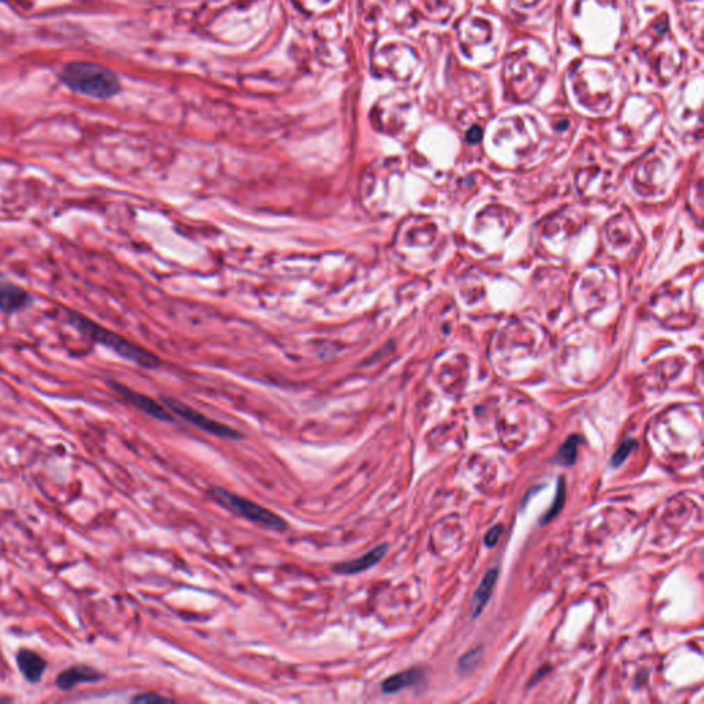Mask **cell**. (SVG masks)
I'll use <instances>...</instances> for the list:
<instances>
[{
	"instance_id": "cell-9",
	"label": "cell",
	"mask_w": 704,
	"mask_h": 704,
	"mask_svg": "<svg viewBox=\"0 0 704 704\" xmlns=\"http://www.w3.org/2000/svg\"><path fill=\"white\" fill-rule=\"evenodd\" d=\"M17 666L29 683H39L47 669V662L32 649H21L17 655Z\"/></svg>"
},
{
	"instance_id": "cell-12",
	"label": "cell",
	"mask_w": 704,
	"mask_h": 704,
	"mask_svg": "<svg viewBox=\"0 0 704 704\" xmlns=\"http://www.w3.org/2000/svg\"><path fill=\"white\" fill-rule=\"evenodd\" d=\"M583 439L579 435H571L568 439L564 441V444L560 447L556 461L558 464H563L565 466H570L575 464L577 455H578V447L582 444Z\"/></svg>"
},
{
	"instance_id": "cell-15",
	"label": "cell",
	"mask_w": 704,
	"mask_h": 704,
	"mask_svg": "<svg viewBox=\"0 0 704 704\" xmlns=\"http://www.w3.org/2000/svg\"><path fill=\"white\" fill-rule=\"evenodd\" d=\"M637 447V443L633 439H626L617 448H616L613 458H611V465L613 466H620L626 459L627 457L633 452V450Z\"/></svg>"
},
{
	"instance_id": "cell-2",
	"label": "cell",
	"mask_w": 704,
	"mask_h": 704,
	"mask_svg": "<svg viewBox=\"0 0 704 704\" xmlns=\"http://www.w3.org/2000/svg\"><path fill=\"white\" fill-rule=\"evenodd\" d=\"M60 78L65 86L95 99H109L120 92V80L117 75L94 62L73 61L67 64Z\"/></svg>"
},
{
	"instance_id": "cell-18",
	"label": "cell",
	"mask_w": 704,
	"mask_h": 704,
	"mask_svg": "<svg viewBox=\"0 0 704 704\" xmlns=\"http://www.w3.org/2000/svg\"><path fill=\"white\" fill-rule=\"evenodd\" d=\"M480 138H482V131H480V128H477V127L472 128V130L468 132V141H469V142H477Z\"/></svg>"
},
{
	"instance_id": "cell-1",
	"label": "cell",
	"mask_w": 704,
	"mask_h": 704,
	"mask_svg": "<svg viewBox=\"0 0 704 704\" xmlns=\"http://www.w3.org/2000/svg\"><path fill=\"white\" fill-rule=\"evenodd\" d=\"M64 318L67 324L75 328L80 335L86 336L96 344L112 350L125 360H130L145 369H156L161 364L160 358L153 352L148 351L146 349L127 340L110 329H106L105 326L99 325L76 310L64 308Z\"/></svg>"
},
{
	"instance_id": "cell-7",
	"label": "cell",
	"mask_w": 704,
	"mask_h": 704,
	"mask_svg": "<svg viewBox=\"0 0 704 704\" xmlns=\"http://www.w3.org/2000/svg\"><path fill=\"white\" fill-rule=\"evenodd\" d=\"M388 549H389L388 543H380L378 546L373 547L371 550H369L367 553H364L363 556H360L355 560L339 563V564L333 565V571L340 575L360 574V572L377 565L387 556Z\"/></svg>"
},
{
	"instance_id": "cell-13",
	"label": "cell",
	"mask_w": 704,
	"mask_h": 704,
	"mask_svg": "<svg viewBox=\"0 0 704 704\" xmlns=\"http://www.w3.org/2000/svg\"><path fill=\"white\" fill-rule=\"evenodd\" d=\"M565 495H567V490H565V482H564V477H560L558 479V484H557V491H556V495H554V501L552 504V507L549 508V511L543 515L542 520H540V525H546L549 522H552L563 509L564 504H565Z\"/></svg>"
},
{
	"instance_id": "cell-14",
	"label": "cell",
	"mask_w": 704,
	"mask_h": 704,
	"mask_svg": "<svg viewBox=\"0 0 704 704\" xmlns=\"http://www.w3.org/2000/svg\"><path fill=\"white\" fill-rule=\"evenodd\" d=\"M482 656H483L482 646L470 649L464 656H461L459 660H458V665H457L458 674H469V673H472L480 665Z\"/></svg>"
},
{
	"instance_id": "cell-16",
	"label": "cell",
	"mask_w": 704,
	"mask_h": 704,
	"mask_svg": "<svg viewBox=\"0 0 704 704\" xmlns=\"http://www.w3.org/2000/svg\"><path fill=\"white\" fill-rule=\"evenodd\" d=\"M132 703L138 704H160V703H174L173 699L170 698H166V696H161V695H157V694H141L135 698H132Z\"/></svg>"
},
{
	"instance_id": "cell-3",
	"label": "cell",
	"mask_w": 704,
	"mask_h": 704,
	"mask_svg": "<svg viewBox=\"0 0 704 704\" xmlns=\"http://www.w3.org/2000/svg\"><path fill=\"white\" fill-rule=\"evenodd\" d=\"M209 497L216 501L220 507L230 511L231 513L247 519L248 522L262 526V527L274 529V531H286L288 523L275 512L264 508L262 505L244 498L238 494H234L222 487H212L208 491Z\"/></svg>"
},
{
	"instance_id": "cell-5",
	"label": "cell",
	"mask_w": 704,
	"mask_h": 704,
	"mask_svg": "<svg viewBox=\"0 0 704 704\" xmlns=\"http://www.w3.org/2000/svg\"><path fill=\"white\" fill-rule=\"evenodd\" d=\"M109 387L117 394L120 395L124 401H127L128 403H131L132 406H135L137 409H139L141 412H143L145 414L156 419V420H160V421H164V423H173L174 421V417L173 414L164 407L161 406L160 403H157L155 399L143 395V394H139L134 389H131L130 387L118 382V381H114V380H110L109 381Z\"/></svg>"
},
{
	"instance_id": "cell-11",
	"label": "cell",
	"mask_w": 704,
	"mask_h": 704,
	"mask_svg": "<svg viewBox=\"0 0 704 704\" xmlns=\"http://www.w3.org/2000/svg\"><path fill=\"white\" fill-rule=\"evenodd\" d=\"M423 677V673L421 670L419 669H409V670H405L402 673H398V674H394L391 677H388L387 680H384L382 685H381V691L384 694H396L399 691H403L409 687H413L414 684H417Z\"/></svg>"
},
{
	"instance_id": "cell-6",
	"label": "cell",
	"mask_w": 704,
	"mask_h": 704,
	"mask_svg": "<svg viewBox=\"0 0 704 704\" xmlns=\"http://www.w3.org/2000/svg\"><path fill=\"white\" fill-rule=\"evenodd\" d=\"M33 304L32 294L22 286L0 278V313L15 314Z\"/></svg>"
},
{
	"instance_id": "cell-17",
	"label": "cell",
	"mask_w": 704,
	"mask_h": 704,
	"mask_svg": "<svg viewBox=\"0 0 704 704\" xmlns=\"http://www.w3.org/2000/svg\"><path fill=\"white\" fill-rule=\"evenodd\" d=\"M502 532H504V528H502L501 525L490 528V529L486 532V535H484V539H483V540H484V545H486L487 547H494V546L497 545L498 539L501 538Z\"/></svg>"
},
{
	"instance_id": "cell-10",
	"label": "cell",
	"mask_w": 704,
	"mask_h": 704,
	"mask_svg": "<svg viewBox=\"0 0 704 704\" xmlns=\"http://www.w3.org/2000/svg\"><path fill=\"white\" fill-rule=\"evenodd\" d=\"M497 578H498V570L497 568L490 570L483 577L480 585L477 586V589H476V592L473 593V597H472V603H470V616L472 617H477V616L482 614V611L486 608L489 600L493 596V592H494V588H495V583H497Z\"/></svg>"
},
{
	"instance_id": "cell-4",
	"label": "cell",
	"mask_w": 704,
	"mask_h": 704,
	"mask_svg": "<svg viewBox=\"0 0 704 704\" xmlns=\"http://www.w3.org/2000/svg\"><path fill=\"white\" fill-rule=\"evenodd\" d=\"M163 401H164L166 406L170 407V410L174 414L179 416L184 421L193 424L194 427L200 428L201 431H204L209 435H213V437L222 438V439H241L243 438V435L237 430H234L226 424H222L219 421L211 420L209 417L201 414L200 412L191 409L190 406L184 405L180 401H176L174 398H163Z\"/></svg>"
},
{
	"instance_id": "cell-8",
	"label": "cell",
	"mask_w": 704,
	"mask_h": 704,
	"mask_svg": "<svg viewBox=\"0 0 704 704\" xmlns=\"http://www.w3.org/2000/svg\"><path fill=\"white\" fill-rule=\"evenodd\" d=\"M100 678H102V674L99 671H96L95 669H92L89 666H85V665H79V666H73V667L64 670L57 677L55 685L62 691H69L79 684L96 683Z\"/></svg>"
}]
</instances>
